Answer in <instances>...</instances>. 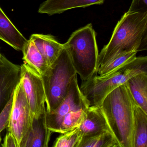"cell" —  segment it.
<instances>
[{"instance_id": "cell-5", "label": "cell", "mask_w": 147, "mask_h": 147, "mask_svg": "<svg viewBox=\"0 0 147 147\" xmlns=\"http://www.w3.org/2000/svg\"><path fill=\"white\" fill-rule=\"evenodd\" d=\"M63 46L82 81L97 74L99 53L92 24L73 32Z\"/></svg>"}, {"instance_id": "cell-3", "label": "cell", "mask_w": 147, "mask_h": 147, "mask_svg": "<svg viewBox=\"0 0 147 147\" xmlns=\"http://www.w3.org/2000/svg\"><path fill=\"white\" fill-rule=\"evenodd\" d=\"M147 73V56L134 60L104 75L94 74L83 81L80 90L89 107L100 106L107 94L138 74Z\"/></svg>"}, {"instance_id": "cell-14", "label": "cell", "mask_w": 147, "mask_h": 147, "mask_svg": "<svg viewBox=\"0 0 147 147\" xmlns=\"http://www.w3.org/2000/svg\"><path fill=\"white\" fill-rule=\"evenodd\" d=\"M0 39L17 51H21L27 40L0 7Z\"/></svg>"}, {"instance_id": "cell-22", "label": "cell", "mask_w": 147, "mask_h": 147, "mask_svg": "<svg viewBox=\"0 0 147 147\" xmlns=\"http://www.w3.org/2000/svg\"><path fill=\"white\" fill-rule=\"evenodd\" d=\"M128 11L147 12V0H132V2Z\"/></svg>"}, {"instance_id": "cell-24", "label": "cell", "mask_w": 147, "mask_h": 147, "mask_svg": "<svg viewBox=\"0 0 147 147\" xmlns=\"http://www.w3.org/2000/svg\"><path fill=\"white\" fill-rule=\"evenodd\" d=\"M1 133H0V144H1Z\"/></svg>"}, {"instance_id": "cell-25", "label": "cell", "mask_w": 147, "mask_h": 147, "mask_svg": "<svg viewBox=\"0 0 147 147\" xmlns=\"http://www.w3.org/2000/svg\"><path fill=\"white\" fill-rule=\"evenodd\" d=\"M2 55H1V53H0V58H1V56H2Z\"/></svg>"}, {"instance_id": "cell-20", "label": "cell", "mask_w": 147, "mask_h": 147, "mask_svg": "<svg viewBox=\"0 0 147 147\" xmlns=\"http://www.w3.org/2000/svg\"><path fill=\"white\" fill-rule=\"evenodd\" d=\"M82 136L79 127L61 134L55 142L54 147H78Z\"/></svg>"}, {"instance_id": "cell-4", "label": "cell", "mask_w": 147, "mask_h": 147, "mask_svg": "<svg viewBox=\"0 0 147 147\" xmlns=\"http://www.w3.org/2000/svg\"><path fill=\"white\" fill-rule=\"evenodd\" d=\"M89 106L80 90L77 76L72 81L62 102L53 111H46V123L52 132L63 133L80 126Z\"/></svg>"}, {"instance_id": "cell-11", "label": "cell", "mask_w": 147, "mask_h": 147, "mask_svg": "<svg viewBox=\"0 0 147 147\" xmlns=\"http://www.w3.org/2000/svg\"><path fill=\"white\" fill-rule=\"evenodd\" d=\"M46 109L37 117H33L31 127L22 147H48L52 131L46 123Z\"/></svg>"}, {"instance_id": "cell-6", "label": "cell", "mask_w": 147, "mask_h": 147, "mask_svg": "<svg viewBox=\"0 0 147 147\" xmlns=\"http://www.w3.org/2000/svg\"><path fill=\"white\" fill-rule=\"evenodd\" d=\"M77 74L68 52L64 47L56 60L42 76L47 112L55 110L62 102Z\"/></svg>"}, {"instance_id": "cell-10", "label": "cell", "mask_w": 147, "mask_h": 147, "mask_svg": "<svg viewBox=\"0 0 147 147\" xmlns=\"http://www.w3.org/2000/svg\"><path fill=\"white\" fill-rule=\"evenodd\" d=\"M79 129L82 137L94 136L106 131L112 132L100 106L89 107L86 118Z\"/></svg>"}, {"instance_id": "cell-15", "label": "cell", "mask_w": 147, "mask_h": 147, "mask_svg": "<svg viewBox=\"0 0 147 147\" xmlns=\"http://www.w3.org/2000/svg\"><path fill=\"white\" fill-rule=\"evenodd\" d=\"M24 63L31 68L41 76L45 74L50 66L34 43L27 40L22 50Z\"/></svg>"}, {"instance_id": "cell-8", "label": "cell", "mask_w": 147, "mask_h": 147, "mask_svg": "<svg viewBox=\"0 0 147 147\" xmlns=\"http://www.w3.org/2000/svg\"><path fill=\"white\" fill-rule=\"evenodd\" d=\"M21 66V80L33 117H37L46 109L45 92L42 76L24 63Z\"/></svg>"}, {"instance_id": "cell-2", "label": "cell", "mask_w": 147, "mask_h": 147, "mask_svg": "<svg viewBox=\"0 0 147 147\" xmlns=\"http://www.w3.org/2000/svg\"><path fill=\"white\" fill-rule=\"evenodd\" d=\"M136 105L125 82L107 94L100 105L120 147H134Z\"/></svg>"}, {"instance_id": "cell-9", "label": "cell", "mask_w": 147, "mask_h": 147, "mask_svg": "<svg viewBox=\"0 0 147 147\" xmlns=\"http://www.w3.org/2000/svg\"><path fill=\"white\" fill-rule=\"evenodd\" d=\"M21 78V66L2 55L0 58V113L13 95Z\"/></svg>"}, {"instance_id": "cell-13", "label": "cell", "mask_w": 147, "mask_h": 147, "mask_svg": "<svg viewBox=\"0 0 147 147\" xmlns=\"http://www.w3.org/2000/svg\"><path fill=\"white\" fill-rule=\"evenodd\" d=\"M30 39L34 43L49 66L56 60L64 48L63 44L58 42L51 35L32 34Z\"/></svg>"}, {"instance_id": "cell-21", "label": "cell", "mask_w": 147, "mask_h": 147, "mask_svg": "<svg viewBox=\"0 0 147 147\" xmlns=\"http://www.w3.org/2000/svg\"><path fill=\"white\" fill-rule=\"evenodd\" d=\"M13 95V94L4 109L0 113V133L3 130L7 129L9 125Z\"/></svg>"}, {"instance_id": "cell-1", "label": "cell", "mask_w": 147, "mask_h": 147, "mask_svg": "<svg viewBox=\"0 0 147 147\" xmlns=\"http://www.w3.org/2000/svg\"><path fill=\"white\" fill-rule=\"evenodd\" d=\"M147 47V12H127L116 25L108 43L99 54L97 70L121 54L146 50Z\"/></svg>"}, {"instance_id": "cell-12", "label": "cell", "mask_w": 147, "mask_h": 147, "mask_svg": "<svg viewBox=\"0 0 147 147\" xmlns=\"http://www.w3.org/2000/svg\"><path fill=\"white\" fill-rule=\"evenodd\" d=\"M105 0H46L40 5L38 12L49 15L60 14L74 8L88 7L103 4Z\"/></svg>"}, {"instance_id": "cell-17", "label": "cell", "mask_w": 147, "mask_h": 147, "mask_svg": "<svg viewBox=\"0 0 147 147\" xmlns=\"http://www.w3.org/2000/svg\"><path fill=\"white\" fill-rule=\"evenodd\" d=\"M147 147V113L136 103L134 115V147Z\"/></svg>"}, {"instance_id": "cell-18", "label": "cell", "mask_w": 147, "mask_h": 147, "mask_svg": "<svg viewBox=\"0 0 147 147\" xmlns=\"http://www.w3.org/2000/svg\"><path fill=\"white\" fill-rule=\"evenodd\" d=\"M78 147H120V145L112 132L106 131L83 137Z\"/></svg>"}, {"instance_id": "cell-16", "label": "cell", "mask_w": 147, "mask_h": 147, "mask_svg": "<svg viewBox=\"0 0 147 147\" xmlns=\"http://www.w3.org/2000/svg\"><path fill=\"white\" fill-rule=\"evenodd\" d=\"M126 83L137 105L147 113V73L132 76Z\"/></svg>"}, {"instance_id": "cell-7", "label": "cell", "mask_w": 147, "mask_h": 147, "mask_svg": "<svg viewBox=\"0 0 147 147\" xmlns=\"http://www.w3.org/2000/svg\"><path fill=\"white\" fill-rule=\"evenodd\" d=\"M33 115L20 80L14 91L8 131L13 134L18 147H22L32 123Z\"/></svg>"}, {"instance_id": "cell-23", "label": "cell", "mask_w": 147, "mask_h": 147, "mask_svg": "<svg viewBox=\"0 0 147 147\" xmlns=\"http://www.w3.org/2000/svg\"><path fill=\"white\" fill-rule=\"evenodd\" d=\"M1 146L3 147H18L15 137L9 131L6 135Z\"/></svg>"}, {"instance_id": "cell-19", "label": "cell", "mask_w": 147, "mask_h": 147, "mask_svg": "<svg viewBox=\"0 0 147 147\" xmlns=\"http://www.w3.org/2000/svg\"><path fill=\"white\" fill-rule=\"evenodd\" d=\"M137 51H133L123 53L115 57L105 65L99 67L97 71L98 75L107 74L114 69L133 61L136 57Z\"/></svg>"}]
</instances>
